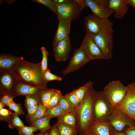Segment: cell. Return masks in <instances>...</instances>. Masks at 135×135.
Returning a JSON list of instances; mask_svg holds the SVG:
<instances>
[{
  "instance_id": "52a82bcc",
  "label": "cell",
  "mask_w": 135,
  "mask_h": 135,
  "mask_svg": "<svg viewBox=\"0 0 135 135\" xmlns=\"http://www.w3.org/2000/svg\"><path fill=\"white\" fill-rule=\"evenodd\" d=\"M108 122L116 130L122 131L127 126L135 125V120L126 114L115 108L109 117Z\"/></svg>"
},
{
  "instance_id": "9c48e42d",
  "label": "cell",
  "mask_w": 135,
  "mask_h": 135,
  "mask_svg": "<svg viewBox=\"0 0 135 135\" xmlns=\"http://www.w3.org/2000/svg\"><path fill=\"white\" fill-rule=\"evenodd\" d=\"M126 88L124 98L116 108L124 112L135 120V82L128 84Z\"/></svg>"
},
{
  "instance_id": "ab89813d",
  "label": "cell",
  "mask_w": 135,
  "mask_h": 135,
  "mask_svg": "<svg viewBox=\"0 0 135 135\" xmlns=\"http://www.w3.org/2000/svg\"><path fill=\"white\" fill-rule=\"evenodd\" d=\"M122 131L126 135H135V125L126 127Z\"/></svg>"
},
{
  "instance_id": "4316f807",
  "label": "cell",
  "mask_w": 135,
  "mask_h": 135,
  "mask_svg": "<svg viewBox=\"0 0 135 135\" xmlns=\"http://www.w3.org/2000/svg\"><path fill=\"white\" fill-rule=\"evenodd\" d=\"M47 115V108L46 107L40 102L36 114L33 116L29 118L32 122Z\"/></svg>"
},
{
  "instance_id": "7bdbcfd3",
  "label": "cell",
  "mask_w": 135,
  "mask_h": 135,
  "mask_svg": "<svg viewBox=\"0 0 135 135\" xmlns=\"http://www.w3.org/2000/svg\"><path fill=\"white\" fill-rule=\"evenodd\" d=\"M72 0H53L56 4H67L71 2Z\"/></svg>"
},
{
  "instance_id": "7c38bea8",
  "label": "cell",
  "mask_w": 135,
  "mask_h": 135,
  "mask_svg": "<svg viewBox=\"0 0 135 135\" xmlns=\"http://www.w3.org/2000/svg\"><path fill=\"white\" fill-rule=\"evenodd\" d=\"M0 72V86L2 90V94L7 93L13 95L18 80L10 70H1Z\"/></svg>"
},
{
  "instance_id": "8d00e7d4",
  "label": "cell",
  "mask_w": 135,
  "mask_h": 135,
  "mask_svg": "<svg viewBox=\"0 0 135 135\" xmlns=\"http://www.w3.org/2000/svg\"><path fill=\"white\" fill-rule=\"evenodd\" d=\"M14 97L12 94L7 93L3 94L0 98V101L8 106L14 102L13 100Z\"/></svg>"
},
{
  "instance_id": "1f68e13d",
  "label": "cell",
  "mask_w": 135,
  "mask_h": 135,
  "mask_svg": "<svg viewBox=\"0 0 135 135\" xmlns=\"http://www.w3.org/2000/svg\"><path fill=\"white\" fill-rule=\"evenodd\" d=\"M31 1L33 2L40 3L49 8L54 13H56V6L53 0H33Z\"/></svg>"
},
{
  "instance_id": "5bb4252c",
  "label": "cell",
  "mask_w": 135,
  "mask_h": 135,
  "mask_svg": "<svg viewBox=\"0 0 135 135\" xmlns=\"http://www.w3.org/2000/svg\"><path fill=\"white\" fill-rule=\"evenodd\" d=\"M72 48L69 36L58 43L54 48V56L57 62L64 61L68 58Z\"/></svg>"
},
{
  "instance_id": "f6af8a7d",
  "label": "cell",
  "mask_w": 135,
  "mask_h": 135,
  "mask_svg": "<svg viewBox=\"0 0 135 135\" xmlns=\"http://www.w3.org/2000/svg\"><path fill=\"white\" fill-rule=\"evenodd\" d=\"M5 105L2 102L0 101V110L4 108L5 107Z\"/></svg>"
},
{
  "instance_id": "ba28073f",
  "label": "cell",
  "mask_w": 135,
  "mask_h": 135,
  "mask_svg": "<svg viewBox=\"0 0 135 135\" xmlns=\"http://www.w3.org/2000/svg\"><path fill=\"white\" fill-rule=\"evenodd\" d=\"M80 48L84 50L90 60H107L93 40L92 34L88 31H86Z\"/></svg>"
},
{
  "instance_id": "30bf717a",
  "label": "cell",
  "mask_w": 135,
  "mask_h": 135,
  "mask_svg": "<svg viewBox=\"0 0 135 135\" xmlns=\"http://www.w3.org/2000/svg\"><path fill=\"white\" fill-rule=\"evenodd\" d=\"M87 7L91 10L92 14L102 19H108L114 12L108 7L109 0H84Z\"/></svg>"
},
{
  "instance_id": "7402d4cb",
  "label": "cell",
  "mask_w": 135,
  "mask_h": 135,
  "mask_svg": "<svg viewBox=\"0 0 135 135\" xmlns=\"http://www.w3.org/2000/svg\"><path fill=\"white\" fill-rule=\"evenodd\" d=\"M54 125L60 135H77L78 134L76 128L70 126L58 121Z\"/></svg>"
},
{
  "instance_id": "e0dca14e",
  "label": "cell",
  "mask_w": 135,
  "mask_h": 135,
  "mask_svg": "<svg viewBox=\"0 0 135 135\" xmlns=\"http://www.w3.org/2000/svg\"><path fill=\"white\" fill-rule=\"evenodd\" d=\"M108 7L114 10V14L116 18L122 20L128 12L129 5L126 0H109Z\"/></svg>"
},
{
  "instance_id": "ee69618b",
  "label": "cell",
  "mask_w": 135,
  "mask_h": 135,
  "mask_svg": "<svg viewBox=\"0 0 135 135\" xmlns=\"http://www.w3.org/2000/svg\"><path fill=\"white\" fill-rule=\"evenodd\" d=\"M126 2L129 5L135 8V0H126Z\"/></svg>"
},
{
  "instance_id": "e575fe53",
  "label": "cell",
  "mask_w": 135,
  "mask_h": 135,
  "mask_svg": "<svg viewBox=\"0 0 135 135\" xmlns=\"http://www.w3.org/2000/svg\"><path fill=\"white\" fill-rule=\"evenodd\" d=\"M41 98L33 96H25V105L26 107L32 105H38L39 100Z\"/></svg>"
},
{
  "instance_id": "f1b7e54d",
  "label": "cell",
  "mask_w": 135,
  "mask_h": 135,
  "mask_svg": "<svg viewBox=\"0 0 135 135\" xmlns=\"http://www.w3.org/2000/svg\"><path fill=\"white\" fill-rule=\"evenodd\" d=\"M62 95L60 90H56L50 102L46 107L47 109L58 104L60 98Z\"/></svg>"
},
{
  "instance_id": "d590c367",
  "label": "cell",
  "mask_w": 135,
  "mask_h": 135,
  "mask_svg": "<svg viewBox=\"0 0 135 135\" xmlns=\"http://www.w3.org/2000/svg\"><path fill=\"white\" fill-rule=\"evenodd\" d=\"M10 109L14 111L18 115L24 114V113L22 110L21 104H17L14 102L10 104L8 106Z\"/></svg>"
},
{
  "instance_id": "60d3db41",
  "label": "cell",
  "mask_w": 135,
  "mask_h": 135,
  "mask_svg": "<svg viewBox=\"0 0 135 135\" xmlns=\"http://www.w3.org/2000/svg\"><path fill=\"white\" fill-rule=\"evenodd\" d=\"M110 135H126L123 131L116 130L110 126Z\"/></svg>"
},
{
  "instance_id": "f546056e",
  "label": "cell",
  "mask_w": 135,
  "mask_h": 135,
  "mask_svg": "<svg viewBox=\"0 0 135 135\" xmlns=\"http://www.w3.org/2000/svg\"><path fill=\"white\" fill-rule=\"evenodd\" d=\"M76 109L80 104V102L78 98L75 94L73 90L72 92L64 96Z\"/></svg>"
},
{
  "instance_id": "2e32d148",
  "label": "cell",
  "mask_w": 135,
  "mask_h": 135,
  "mask_svg": "<svg viewBox=\"0 0 135 135\" xmlns=\"http://www.w3.org/2000/svg\"><path fill=\"white\" fill-rule=\"evenodd\" d=\"M58 25L52 41L54 48L58 42L69 36L71 21L66 19L58 20Z\"/></svg>"
},
{
  "instance_id": "d6a6232c",
  "label": "cell",
  "mask_w": 135,
  "mask_h": 135,
  "mask_svg": "<svg viewBox=\"0 0 135 135\" xmlns=\"http://www.w3.org/2000/svg\"><path fill=\"white\" fill-rule=\"evenodd\" d=\"M19 134L20 135H32L33 132L38 130L33 126H24L17 128Z\"/></svg>"
},
{
  "instance_id": "7a4b0ae2",
  "label": "cell",
  "mask_w": 135,
  "mask_h": 135,
  "mask_svg": "<svg viewBox=\"0 0 135 135\" xmlns=\"http://www.w3.org/2000/svg\"><path fill=\"white\" fill-rule=\"evenodd\" d=\"M96 92L93 83L90 81L84 97L75 111L77 129L80 135H86L89 126L94 122L92 108Z\"/></svg>"
},
{
  "instance_id": "4fadbf2b",
  "label": "cell",
  "mask_w": 135,
  "mask_h": 135,
  "mask_svg": "<svg viewBox=\"0 0 135 135\" xmlns=\"http://www.w3.org/2000/svg\"><path fill=\"white\" fill-rule=\"evenodd\" d=\"M43 89H44L18 80L13 95L14 97L19 96H33L41 98L40 94Z\"/></svg>"
},
{
  "instance_id": "5b68a950",
  "label": "cell",
  "mask_w": 135,
  "mask_h": 135,
  "mask_svg": "<svg viewBox=\"0 0 135 135\" xmlns=\"http://www.w3.org/2000/svg\"><path fill=\"white\" fill-rule=\"evenodd\" d=\"M126 90V86L117 80L110 82L104 87L102 92L112 106L116 108L123 101Z\"/></svg>"
},
{
  "instance_id": "9a60e30c",
  "label": "cell",
  "mask_w": 135,
  "mask_h": 135,
  "mask_svg": "<svg viewBox=\"0 0 135 135\" xmlns=\"http://www.w3.org/2000/svg\"><path fill=\"white\" fill-rule=\"evenodd\" d=\"M108 19L100 18L92 14L85 18L84 28L86 31L92 34L98 33Z\"/></svg>"
},
{
  "instance_id": "8fae6325",
  "label": "cell",
  "mask_w": 135,
  "mask_h": 135,
  "mask_svg": "<svg viewBox=\"0 0 135 135\" xmlns=\"http://www.w3.org/2000/svg\"><path fill=\"white\" fill-rule=\"evenodd\" d=\"M90 61L84 50L80 48L74 51L68 64L62 72L63 75L79 69Z\"/></svg>"
},
{
  "instance_id": "7dc6e473",
  "label": "cell",
  "mask_w": 135,
  "mask_h": 135,
  "mask_svg": "<svg viewBox=\"0 0 135 135\" xmlns=\"http://www.w3.org/2000/svg\"><path fill=\"white\" fill-rule=\"evenodd\" d=\"M44 135H49V134L48 132H46L44 133Z\"/></svg>"
},
{
  "instance_id": "ffe728a7",
  "label": "cell",
  "mask_w": 135,
  "mask_h": 135,
  "mask_svg": "<svg viewBox=\"0 0 135 135\" xmlns=\"http://www.w3.org/2000/svg\"><path fill=\"white\" fill-rule=\"evenodd\" d=\"M51 118L47 115L32 122L31 126L39 130L40 133H44L49 130L52 127L50 124Z\"/></svg>"
},
{
  "instance_id": "bcb514c9",
  "label": "cell",
  "mask_w": 135,
  "mask_h": 135,
  "mask_svg": "<svg viewBox=\"0 0 135 135\" xmlns=\"http://www.w3.org/2000/svg\"><path fill=\"white\" fill-rule=\"evenodd\" d=\"M32 135H44V133H40L38 134H33Z\"/></svg>"
},
{
  "instance_id": "d6986e66",
  "label": "cell",
  "mask_w": 135,
  "mask_h": 135,
  "mask_svg": "<svg viewBox=\"0 0 135 135\" xmlns=\"http://www.w3.org/2000/svg\"><path fill=\"white\" fill-rule=\"evenodd\" d=\"M23 59L22 57L2 54L0 56V70H10L17 62Z\"/></svg>"
},
{
  "instance_id": "b9f144b4",
  "label": "cell",
  "mask_w": 135,
  "mask_h": 135,
  "mask_svg": "<svg viewBox=\"0 0 135 135\" xmlns=\"http://www.w3.org/2000/svg\"><path fill=\"white\" fill-rule=\"evenodd\" d=\"M49 135H60L56 126L54 125L49 130Z\"/></svg>"
},
{
  "instance_id": "f35d334b",
  "label": "cell",
  "mask_w": 135,
  "mask_h": 135,
  "mask_svg": "<svg viewBox=\"0 0 135 135\" xmlns=\"http://www.w3.org/2000/svg\"><path fill=\"white\" fill-rule=\"evenodd\" d=\"M0 119L3 118L4 120H7L12 114V112L10 110L3 108L0 110Z\"/></svg>"
},
{
  "instance_id": "484cf974",
  "label": "cell",
  "mask_w": 135,
  "mask_h": 135,
  "mask_svg": "<svg viewBox=\"0 0 135 135\" xmlns=\"http://www.w3.org/2000/svg\"><path fill=\"white\" fill-rule=\"evenodd\" d=\"M58 104L65 112H75L76 108L66 98L62 95L60 99Z\"/></svg>"
},
{
  "instance_id": "74e56055",
  "label": "cell",
  "mask_w": 135,
  "mask_h": 135,
  "mask_svg": "<svg viewBox=\"0 0 135 135\" xmlns=\"http://www.w3.org/2000/svg\"><path fill=\"white\" fill-rule=\"evenodd\" d=\"M38 105L30 106L26 107L29 118L35 115L37 110Z\"/></svg>"
},
{
  "instance_id": "3957f363",
  "label": "cell",
  "mask_w": 135,
  "mask_h": 135,
  "mask_svg": "<svg viewBox=\"0 0 135 135\" xmlns=\"http://www.w3.org/2000/svg\"><path fill=\"white\" fill-rule=\"evenodd\" d=\"M113 23L109 19L98 34H92V38L106 58L107 60L113 57L114 38Z\"/></svg>"
},
{
  "instance_id": "d4e9b609",
  "label": "cell",
  "mask_w": 135,
  "mask_h": 135,
  "mask_svg": "<svg viewBox=\"0 0 135 135\" xmlns=\"http://www.w3.org/2000/svg\"><path fill=\"white\" fill-rule=\"evenodd\" d=\"M66 112L58 104L52 107L47 109V116L51 118H58Z\"/></svg>"
},
{
  "instance_id": "83f0119b",
  "label": "cell",
  "mask_w": 135,
  "mask_h": 135,
  "mask_svg": "<svg viewBox=\"0 0 135 135\" xmlns=\"http://www.w3.org/2000/svg\"><path fill=\"white\" fill-rule=\"evenodd\" d=\"M90 81H88L83 86L80 87L77 89L74 90L80 103L85 96L90 85Z\"/></svg>"
},
{
  "instance_id": "8992f818",
  "label": "cell",
  "mask_w": 135,
  "mask_h": 135,
  "mask_svg": "<svg viewBox=\"0 0 135 135\" xmlns=\"http://www.w3.org/2000/svg\"><path fill=\"white\" fill-rule=\"evenodd\" d=\"M56 13L59 20L63 19L71 21L77 18L83 10L78 0H72L69 3L56 4Z\"/></svg>"
},
{
  "instance_id": "277c9868",
  "label": "cell",
  "mask_w": 135,
  "mask_h": 135,
  "mask_svg": "<svg viewBox=\"0 0 135 135\" xmlns=\"http://www.w3.org/2000/svg\"><path fill=\"white\" fill-rule=\"evenodd\" d=\"M93 114L96 122H107L114 108L102 91H96L93 104Z\"/></svg>"
},
{
  "instance_id": "ac0fdd59",
  "label": "cell",
  "mask_w": 135,
  "mask_h": 135,
  "mask_svg": "<svg viewBox=\"0 0 135 135\" xmlns=\"http://www.w3.org/2000/svg\"><path fill=\"white\" fill-rule=\"evenodd\" d=\"M110 126L108 122L94 121L89 126L86 135H110Z\"/></svg>"
},
{
  "instance_id": "603a6c76",
  "label": "cell",
  "mask_w": 135,
  "mask_h": 135,
  "mask_svg": "<svg viewBox=\"0 0 135 135\" xmlns=\"http://www.w3.org/2000/svg\"><path fill=\"white\" fill-rule=\"evenodd\" d=\"M56 90L48 88L42 90L40 95L42 104L46 107L50 102Z\"/></svg>"
},
{
  "instance_id": "44dd1931",
  "label": "cell",
  "mask_w": 135,
  "mask_h": 135,
  "mask_svg": "<svg viewBox=\"0 0 135 135\" xmlns=\"http://www.w3.org/2000/svg\"><path fill=\"white\" fill-rule=\"evenodd\" d=\"M58 121L77 129V120L75 112H66L58 118Z\"/></svg>"
},
{
  "instance_id": "836d02e7",
  "label": "cell",
  "mask_w": 135,
  "mask_h": 135,
  "mask_svg": "<svg viewBox=\"0 0 135 135\" xmlns=\"http://www.w3.org/2000/svg\"><path fill=\"white\" fill-rule=\"evenodd\" d=\"M44 76L45 80L47 82L52 80L60 81L62 78L60 76H57L52 73L48 68L44 72Z\"/></svg>"
},
{
  "instance_id": "cb8c5ba5",
  "label": "cell",
  "mask_w": 135,
  "mask_h": 135,
  "mask_svg": "<svg viewBox=\"0 0 135 135\" xmlns=\"http://www.w3.org/2000/svg\"><path fill=\"white\" fill-rule=\"evenodd\" d=\"M18 116V114L14 112L8 119L7 121L10 128H14L24 126Z\"/></svg>"
},
{
  "instance_id": "6da1fadb",
  "label": "cell",
  "mask_w": 135,
  "mask_h": 135,
  "mask_svg": "<svg viewBox=\"0 0 135 135\" xmlns=\"http://www.w3.org/2000/svg\"><path fill=\"white\" fill-rule=\"evenodd\" d=\"M10 70L18 81L43 89L48 88L41 62L33 63L24 59L17 62Z\"/></svg>"
},
{
  "instance_id": "4dcf8cb0",
  "label": "cell",
  "mask_w": 135,
  "mask_h": 135,
  "mask_svg": "<svg viewBox=\"0 0 135 135\" xmlns=\"http://www.w3.org/2000/svg\"><path fill=\"white\" fill-rule=\"evenodd\" d=\"M42 53V58L41 63L42 68L43 72L48 68V52L44 47H42L40 48Z\"/></svg>"
}]
</instances>
